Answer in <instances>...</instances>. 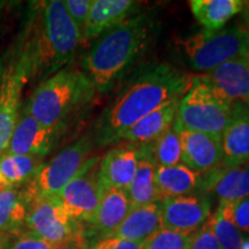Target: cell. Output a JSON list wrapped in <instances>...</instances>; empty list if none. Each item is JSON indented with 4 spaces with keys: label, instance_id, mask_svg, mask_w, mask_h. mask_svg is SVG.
Wrapping results in <instances>:
<instances>
[{
    "label": "cell",
    "instance_id": "obj_1",
    "mask_svg": "<svg viewBox=\"0 0 249 249\" xmlns=\"http://www.w3.org/2000/svg\"><path fill=\"white\" fill-rule=\"evenodd\" d=\"M192 80L166 64L143 70L102 113L93 134L95 143L107 147L120 142L123 134L143 117L182 98L191 88Z\"/></svg>",
    "mask_w": 249,
    "mask_h": 249
},
{
    "label": "cell",
    "instance_id": "obj_2",
    "mask_svg": "<svg viewBox=\"0 0 249 249\" xmlns=\"http://www.w3.org/2000/svg\"><path fill=\"white\" fill-rule=\"evenodd\" d=\"M82 39L64 1L38 2L18 43L29 68V80L40 83L66 68Z\"/></svg>",
    "mask_w": 249,
    "mask_h": 249
},
{
    "label": "cell",
    "instance_id": "obj_3",
    "mask_svg": "<svg viewBox=\"0 0 249 249\" xmlns=\"http://www.w3.org/2000/svg\"><path fill=\"white\" fill-rule=\"evenodd\" d=\"M151 28L148 15H136L93 39L82 60V71L96 91L110 90L132 66L147 49Z\"/></svg>",
    "mask_w": 249,
    "mask_h": 249
},
{
    "label": "cell",
    "instance_id": "obj_4",
    "mask_svg": "<svg viewBox=\"0 0 249 249\" xmlns=\"http://www.w3.org/2000/svg\"><path fill=\"white\" fill-rule=\"evenodd\" d=\"M95 92L82 71L66 67L40 82L26 107L40 124L62 134L70 121L91 102Z\"/></svg>",
    "mask_w": 249,
    "mask_h": 249
},
{
    "label": "cell",
    "instance_id": "obj_5",
    "mask_svg": "<svg viewBox=\"0 0 249 249\" xmlns=\"http://www.w3.org/2000/svg\"><path fill=\"white\" fill-rule=\"evenodd\" d=\"M233 108L234 103L218 95L198 75L193 77L191 88L179 101L176 121L185 129L222 139Z\"/></svg>",
    "mask_w": 249,
    "mask_h": 249
},
{
    "label": "cell",
    "instance_id": "obj_6",
    "mask_svg": "<svg viewBox=\"0 0 249 249\" xmlns=\"http://www.w3.org/2000/svg\"><path fill=\"white\" fill-rule=\"evenodd\" d=\"M95 140L91 134L81 136L58 152L52 160L43 161L36 173L21 186L26 201L36 197H54L85 167L91 156Z\"/></svg>",
    "mask_w": 249,
    "mask_h": 249
},
{
    "label": "cell",
    "instance_id": "obj_7",
    "mask_svg": "<svg viewBox=\"0 0 249 249\" xmlns=\"http://www.w3.org/2000/svg\"><path fill=\"white\" fill-rule=\"evenodd\" d=\"M193 70L209 73L233 59L249 55V30L232 26L220 30H202L183 42Z\"/></svg>",
    "mask_w": 249,
    "mask_h": 249
},
{
    "label": "cell",
    "instance_id": "obj_8",
    "mask_svg": "<svg viewBox=\"0 0 249 249\" xmlns=\"http://www.w3.org/2000/svg\"><path fill=\"white\" fill-rule=\"evenodd\" d=\"M0 73V156L7 148L9 139L21 112V97L29 81V68L18 44L7 58H1Z\"/></svg>",
    "mask_w": 249,
    "mask_h": 249
},
{
    "label": "cell",
    "instance_id": "obj_9",
    "mask_svg": "<svg viewBox=\"0 0 249 249\" xmlns=\"http://www.w3.org/2000/svg\"><path fill=\"white\" fill-rule=\"evenodd\" d=\"M98 156H91L81 172L54 196L76 223H90L101 202L103 186L99 179Z\"/></svg>",
    "mask_w": 249,
    "mask_h": 249
},
{
    "label": "cell",
    "instance_id": "obj_10",
    "mask_svg": "<svg viewBox=\"0 0 249 249\" xmlns=\"http://www.w3.org/2000/svg\"><path fill=\"white\" fill-rule=\"evenodd\" d=\"M24 229L51 244H60L82 229L55 197H36L27 202Z\"/></svg>",
    "mask_w": 249,
    "mask_h": 249
},
{
    "label": "cell",
    "instance_id": "obj_11",
    "mask_svg": "<svg viewBox=\"0 0 249 249\" xmlns=\"http://www.w3.org/2000/svg\"><path fill=\"white\" fill-rule=\"evenodd\" d=\"M158 203L163 229L187 234H195L211 214L209 197L201 192L165 198Z\"/></svg>",
    "mask_w": 249,
    "mask_h": 249
},
{
    "label": "cell",
    "instance_id": "obj_12",
    "mask_svg": "<svg viewBox=\"0 0 249 249\" xmlns=\"http://www.w3.org/2000/svg\"><path fill=\"white\" fill-rule=\"evenodd\" d=\"M60 132L46 128L22 107L18 123L9 139L8 145L2 155L35 156L44 158L57 144Z\"/></svg>",
    "mask_w": 249,
    "mask_h": 249
},
{
    "label": "cell",
    "instance_id": "obj_13",
    "mask_svg": "<svg viewBox=\"0 0 249 249\" xmlns=\"http://www.w3.org/2000/svg\"><path fill=\"white\" fill-rule=\"evenodd\" d=\"M181 143V164L200 173H207L223 165L222 139L185 129L177 124Z\"/></svg>",
    "mask_w": 249,
    "mask_h": 249
},
{
    "label": "cell",
    "instance_id": "obj_14",
    "mask_svg": "<svg viewBox=\"0 0 249 249\" xmlns=\"http://www.w3.org/2000/svg\"><path fill=\"white\" fill-rule=\"evenodd\" d=\"M141 158V145L124 143L108 150L99 161V179L103 189L126 191L135 177Z\"/></svg>",
    "mask_w": 249,
    "mask_h": 249
},
{
    "label": "cell",
    "instance_id": "obj_15",
    "mask_svg": "<svg viewBox=\"0 0 249 249\" xmlns=\"http://www.w3.org/2000/svg\"><path fill=\"white\" fill-rule=\"evenodd\" d=\"M200 76L226 101L249 105V55L227 61Z\"/></svg>",
    "mask_w": 249,
    "mask_h": 249
},
{
    "label": "cell",
    "instance_id": "obj_16",
    "mask_svg": "<svg viewBox=\"0 0 249 249\" xmlns=\"http://www.w3.org/2000/svg\"><path fill=\"white\" fill-rule=\"evenodd\" d=\"M223 166L249 164V105L234 103L233 116L222 136Z\"/></svg>",
    "mask_w": 249,
    "mask_h": 249
},
{
    "label": "cell",
    "instance_id": "obj_17",
    "mask_svg": "<svg viewBox=\"0 0 249 249\" xmlns=\"http://www.w3.org/2000/svg\"><path fill=\"white\" fill-rule=\"evenodd\" d=\"M201 193L216 195L219 201L244 200L249 196V164L234 167L220 165L204 173Z\"/></svg>",
    "mask_w": 249,
    "mask_h": 249
},
{
    "label": "cell",
    "instance_id": "obj_18",
    "mask_svg": "<svg viewBox=\"0 0 249 249\" xmlns=\"http://www.w3.org/2000/svg\"><path fill=\"white\" fill-rule=\"evenodd\" d=\"M139 2L132 0H92L82 36L95 39L130 18Z\"/></svg>",
    "mask_w": 249,
    "mask_h": 249
},
{
    "label": "cell",
    "instance_id": "obj_19",
    "mask_svg": "<svg viewBox=\"0 0 249 249\" xmlns=\"http://www.w3.org/2000/svg\"><path fill=\"white\" fill-rule=\"evenodd\" d=\"M204 173L196 172L186 165L158 166L155 173V185L158 202L165 198L201 192Z\"/></svg>",
    "mask_w": 249,
    "mask_h": 249
},
{
    "label": "cell",
    "instance_id": "obj_20",
    "mask_svg": "<svg viewBox=\"0 0 249 249\" xmlns=\"http://www.w3.org/2000/svg\"><path fill=\"white\" fill-rule=\"evenodd\" d=\"M160 229H163V226H161L160 203L155 202L141 207H133L120 226L108 236H116V238L136 242H145Z\"/></svg>",
    "mask_w": 249,
    "mask_h": 249
},
{
    "label": "cell",
    "instance_id": "obj_21",
    "mask_svg": "<svg viewBox=\"0 0 249 249\" xmlns=\"http://www.w3.org/2000/svg\"><path fill=\"white\" fill-rule=\"evenodd\" d=\"M180 99L167 103L157 110L152 111L148 116L143 117L123 134L120 141L139 145L154 142L173 124Z\"/></svg>",
    "mask_w": 249,
    "mask_h": 249
},
{
    "label": "cell",
    "instance_id": "obj_22",
    "mask_svg": "<svg viewBox=\"0 0 249 249\" xmlns=\"http://www.w3.org/2000/svg\"><path fill=\"white\" fill-rule=\"evenodd\" d=\"M132 208V202L126 191L114 188L105 189L97 211L89 224L102 235V238H105L120 226Z\"/></svg>",
    "mask_w": 249,
    "mask_h": 249
},
{
    "label": "cell",
    "instance_id": "obj_23",
    "mask_svg": "<svg viewBox=\"0 0 249 249\" xmlns=\"http://www.w3.org/2000/svg\"><path fill=\"white\" fill-rule=\"evenodd\" d=\"M192 13L205 30H220L244 9L242 0H192Z\"/></svg>",
    "mask_w": 249,
    "mask_h": 249
},
{
    "label": "cell",
    "instance_id": "obj_24",
    "mask_svg": "<svg viewBox=\"0 0 249 249\" xmlns=\"http://www.w3.org/2000/svg\"><path fill=\"white\" fill-rule=\"evenodd\" d=\"M27 201L21 187L0 192V234H18L24 229Z\"/></svg>",
    "mask_w": 249,
    "mask_h": 249
},
{
    "label": "cell",
    "instance_id": "obj_25",
    "mask_svg": "<svg viewBox=\"0 0 249 249\" xmlns=\"http://www.w3.org/2000/svg\"><path fill=\"white\" fill-rule=\"evenodd\" d=\"M44 158L35 156H0V186L2 188L21 187L36 173Z\"/></svg>",
    "mask_w": 249,
    "mask_h": 249
},
{
    "label": "cell",
    "instance_id": "obj_26",
    "mask_svg": "<svg viewBox=\"0 0 249 249\" xmlns=\"http://www.w3.org/2000/svg\"><path fill=\"white\" fill-rule=\"evenodd\" d=\"M235 202L219 201L216 213H211L207 223L223 249H239L244 241L241 232L233 220Z\"/></svg>",
    "mask_w": 249,
    "mask_h": 249
},
{
    "label": "cell",
    "instance_id": "obj_27",
    "mask_svg": "<svg viewBox=\"0 0 249 249\" xmlns=\"http://www.w3.org/2000/svg\"><path fill=\"white\" fill-rule=\"evenodd\" d=\"M141 150L157 167L181 164V143L176 120L172 126L154 142L141 145Z\"/></svg>",
    "mask_w": 249,
    "mask_h": 249
},
{
    "label": "cell",
    "instance_id": "obj_28",
    "mask_svg": "<svg viewBox=\"0 0 249 249\" xmlns=\"http://www.w3.org/2000/svg\"><path fill=\"white\" fill-rule=\"evenodd\" d=\"M157 166L142 154L140 158L135 177L126 189L133 207H141L158 202L157 191L155 185V173Z\"/></svg>",
    "mask_w": 249,
    "mask_h": 249
},
{
    "label": "cell",
    "instance_id": "obj_29",
    "mask_svg": "<svg viewBox=\"0 0 249 249\" xmlns=\"http://www.w3.org/2000/svg\"><path fill=\"white\" fill-rule=\"evenodd\" d=\"M193 235L160 229L144 242L143 249H191Z\"/></svg>",
    "mask_w": 249,
    "mask_h": 249
},
{
    "label": "cell",
    "instance_id": "obj_30",
    "mask_svg": "<svg viewBox=\"0 0 249 249\" xmlns=\"http://www.w3.org/2000/svg\"><path fill=\"white\" fill-rule=\"evenodd\" d=\"M58 245L43 240L34 233L23 230L14 236L9 249H55Z\"/></svg>",
    "mask_w": 249,
    "mask_h": 249
},
{
    "label": "cell",
    "instance_id": "obj_31",
    "mask_svg": "<svg viewBox=\"0 0 249 249\" xmlns=\"http://www.w3.org/2000/svg\"><path fill=\"white\" fill-rule=\"evenodd\" d=\"M92 0H65L64 6L77 29L83 33ZM83 37V36H82Z\"/></svg>",
    "mask_w": 249,
    "mask_h": 249
},
{
    "label": "cell",
    "instance_id": "obj_32",
    "mask_svg": "<svg viewBox=\"0 0 249 249\" xmlns=\"http://www.w3.org/2000/svg\"><path fill=\"white\" fill-rule=\"evenodd\" d=\"M191 249H223L218 244L210 226L205 222L203 226L193 235Z\"/></svg>",
    "mask_w": 249,
    "mask_h": 249
},
{
    "label": "cell",
    "instance_id": "obj_33",
    "mask_svg": "<svg viewBox=\"0 0 249 249\" xmlns=\"http://www.w3.org/2000/svg\"><path fill=\"white\" fill-rule=\"evenodd\" d=\"M144 242H136L130 240H124L116 236H107L102 238L88 249H143Z\"/></svg>",
    "mask_w": 249,
    "mask_h": 249
},
{
    "label": "cell",
    "instance_id": "obj_34",
    "mask_svg": "<svg viewBox=\"0 0 249 249\" xmlns=\"http://www.w3.org/2000/svg\"><path fill=\"white\" fill-rule=\"evenodd\" d=\"M233 220L239 231L249 233V196L244 200L235 202Z\"/></svg>",
    "mask_w": 249,
    "mask_h": 249
},
{
    "label": "cell",
    "instance_id": "obj_35",
    "mask_svg": "<svg viewBox=\"0 0 249 249\" xmlns=\"http://www.w3.org/2000/svg\"><path fill=\"white\" fill-rule=\"evenodd\" d=\"M55 249H87L86 248V234L81 229L74 233L67 240L60 242Z\"/></svg>",
    "mask_w": 249,
    "mask_h": 249
},
{
    "label": "cell",
    "instance_id": "obj_36",
    "mask_svg": "<svg viewBox=\"0 0 249 249\" xmlns=\"http://www.w3.org/2000/svg\"><path fill=\"white\" fill-rule=\"evenodd\" d=\"M15 235L0 234V249H9V247H11V244H12V240H13V238Z\"/></svg>",
    "mask_w": 249,
    "mask_h": 249
},
{
    "label": "cell",
    "instance_id": "obj_37",
    "mask_svg": "<svg viewBox=\"0 0 249 249\" xmlns=\"http://www.w3.org/2000/svg\"><path fill=\"white\" fill-rule=\"evenodd\" d=\"M239 249H249V239L242 241V244H241L240 248H239Z\"/></svg>",
    "mask_w": 249,
    "mask_h": 249
},
{
    "label": "cell",
    "instance_id": "obj_38",
    "mask_svg": "<svg viewBox=\"0 0 249 249\" xmlns=\"http://www.w3.org/2000/svg\"><path fill=\"white\" fill-rule=\"evenodd\" d=\"M246 8V17L248 18V22H249V1H245V7Z\"/></svg>",
    "mask_w": 249,
    "mask_h": 249
},
{
    "label": "cell",
    "instance_id": "obj_39",
    "mask_svg": "<svg viewBox=\"0 0 249 249\" xmlns=\"http://www.w3.org/2000/svg\"><path fill=\"white\" fill-rule=\"evenodd\" d=\"M2 6H4V2L0 1V21H1V17H2Z\"/></svg>",
    "mask_w": 249,
    "mask_h": 249
},
{
    "label": "cell",
    "instance_id": "obj_40",
    "mask_svg": "<svg viewBox=\"0 0 249 249\" xmlns=\"http://www.w3.org/2000/svg\"><path fill=\"white\" fill-rule=\"evenodd\" d=\"M1 64H2V59H0V73H1Z\"/></svg>",
    "mask_w": 249,
    "mask_h": 249
}]
</instances>
